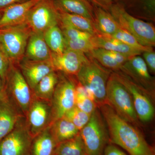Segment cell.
<instances>
[{
	"label": "cell",
	"instance_id": "obj_1",
	"mask_svg": "<svg viewBox=\"0 0 155 155\" xmlns=\"http://www.w3.org/2000/svg\"><path fill=\"white\" fill-rule=\"evenodd\" d=\"M98 108L107 126L111 143L130 155H155L153 148L136 126L122 119L107 104Z\"/></svg>",
	"mask_w": 155,
	"mask_h": 155
},
{
	"label": "cell",
	"instance_id": "obj_2",
	"mask_svg": "<svg viewBox=\"0 0 155 155\" xmlns=\"http://www.w3.org/2000/svg\"><path fill=\"white\" fill-rule=\"evenodd\" d=\"M86 54L88 61L84 64L75 77L79 83L93 92L98 107L107 104V82L112 71L103 67L94 58Z\"/></svg>",
	"mask_w": 155,
	"mask_h": 155
},
{
	"label": "cell",
	"instance_id": "obj_3",
	"mask_svg": "<svg viewBox=\"0 0 155 155\" xmlns=\"http://www.w3.org/2000/svg\"><path fill=\"white\" fill-rule=\"evenodd\" d=\"M106 97L107 104L120 117L136 127L140 126L132 97L112 72L107 82Z\"/></svg>",
	"mask_w": 155,
	"mask_h": 155
},
{
	"label": "cell",
	"instance_id": "obj_4",
	"mask_svg": "<svg viewBox=\"0 0 155 155\" xmlns=\"http://www.w3.org/2000/svg\"><path fill=\"white\" fill-rule=\"evenodd\" d=\"M87 155H103L110 142L107 126L98 107L91 114L90 119L79 131Z\"/></svg>",
	"mask_w": 155,
	"mask_h": 155
},
{
	"label": "cell",
	"instance_id": "obj_5",
	"mask_svg": "<svg viewBox=\"0 0 155 155\" xmlns=\"http://www.w3.org/2000/svg\"><path fill=\"white\" fill-rule=\"evenodd\" d=\"M110 12L120 28L134 37L142 45L154 47L155 28L153 23L133 17L117 4H113Z\"/></svg>",
	"mask_w": 155,
	"mask_h": 155
},
{
	"label": "cell",
	"instance_id": "obj_6",
	"mask_svg": "<svg viewBox=\"0 0 155 155\" xmlns=\"http://www.w3.org/2000/svg\"><path fill=\"white\" fill-rule=\"evenodd\" d=\"M31 32L25 23L0 28V46L11 64L17 66L24 58Z\"/></svg>",
	"mask_w": 155,
	"mask_h": 155
},
{
	"label": "cell",
	"instance_id": "obj_7",
	"mask_svg": "<svg viewBox=\"0 0 155 155\" xmlns=\"http://www.w3.org/2000/svg\"><path fill=\"white\" fill-rule=\"evenodd\" d=\"M5 86L8 98L25 117L33 96L31 89L17 65L11 64Z\"/></svg>",
	"mask_w": 155,
	"mask_h": 155
},
{
	"label": "cell",
	"instance_id": "obj_8",
	"mask_svg": "<svg viewBox=\"0 0 155 155\" xmlns=\"http://www.w3.org/2000/svg\"><path fill=\"white\" fill-rule=\"evenodd\" d=\"M112 72L130 94L139 121L144 123L152 121L155 115L153 104L155 99L120 70L112 71Z\"/></svg>",
	"mask_w": 155,
	"mask_h": 155
},
{
	"label": "cell",
	"instance_id": "obj_9",
	"mask_svg": "<svg viewBox=\"0 0 155 155\" xmlns=\"http://www.w3.org/2000/svg\"><path fill=\"white\" fill-rule=\"evenodd\" d=\"M59 73V80L51 100L54 121L64 117L75 106V86L73 76Z\"/></svg>",
	"mask_w": 155,
	"mask_h": 155
},
{
	"label": "cell",
	"instance_id": "obj_10",
	"mask_svg": "<svg viewBox=\"0 0 155 155\" xmlns=\"http://www.w3.org/2000/svg\"><path fill=\"white\" fill-rule=\"evenodd\" d=\"M59 22V12L53 0H39L29 10L25 23L32 32L44 33Z\"/></svg>",
	"mask_w": 155,
	"mask_h": 155
},
{
	"label": "cell",
	"instance_id": "obj_11",
	"mask_svg": "<svg viewBox=\"0 0 155 155\" xmlns=\"http://www.w3.org/2000/svg\"><path fill=\"white\" fill-rule=\"evenodd\" d=\"M32 139L22 116L14 129L0 141V155H31Z\"/></svg>",
	"mask_w": 155,
	"mask_h": 155
},
{
	"label": "cell",
	"instance_id": "obj_12",
	"mask_svg": "<svg viewBox=\"0 0 155 155\" xmlns=\"http://www.w3.org/2000/svg\"><path fill=\"white\" fill-rule=\"evenodd\" d=\"M25 118L28 130L34 137L54 122L51 102L33 97Z\"/></svg>",
	"mask_w": 155,
	"mask_h": 155
},
{
	"label": "cell",
	"instance_id": "obj_13",
	"mask_svg": "<svg viewBox=\"0 0 155 155\" xmlns=\"http://www.w3.org/2000/svg\"><path fill=\"white\" fill-rule=\"evenodd\" d=\"M155 99V78L140 55L129 58L119 69Z\"/></svg>",
	"mask_w": 155,
	"mask_h": 155
},
{
	"label": "cell",
	"instance_id": "obj_14",
	"mask_svg": "<svg viewBox=\"0 0 155 155\" xmlns=\"http://www.w3.org/2000/svg\"><path fill=\"white\" fill-rule=\"evenodd\" d=\"M88 58L84 53L66 49L61 54L52 53L51 60L55 70L71 76H76Z\"/></svg>",
	"mask_w": 155,
	"mask_h": 155
},
{
	"label": "cell",
	"instance_id": "obj_15",
	"mask_svg": "<svg viewBox=\"0 0 155 155\" xmlns=\"http://www.w3.org/2000/svg\"><path fill=\"white\" fill-rule=\"evenodd\" d=\"M17 66L31 90L45 76L55 71L51 59L34 61L23 58Z\"/></svg>",
	"mask_w": 155,
	"mask_h": 155
},
{
	"label": "cell",
	"instance_id": "obj_16",
	"mask_svg": "<svg viewBox=\"0 0 155 155\" xmlns=\"http://www.w3.org/2000/svg\"><path fill=\"white\" fill-rule=\"evenodd\" d=\"M128 14L139 19L155 22V0H113Z\"/></svg>",
	"mask_w": 155,
	"mask_h": 155
},
{
	"label": "cell",
	"instance_id": "obj_17",
	"mask_svg": "<svg viewBox=\"0 0 155 155\" xmlns=\"http://www.w3.org/2000/svg\"><path fill=\"white\" fill-rule=\"evenodd\" d=\"M39 0H28L10 6L3 11L0 19V28L25 23L26 17L31 8Z\"/></svg>",
	"mask_w": 155,
	"mask_h": 155
},
{
	"label": "cell",
	"instance_id": "obj_18",
	"mask_svg": "<svg viewBox=\"0 0 155 155\" xmlns=\"http://www.w3.org/2000/svg\"><path fill=\"white\" fill-rule=\"evenodd\" d=\"M22 116L8 98L0 101V141L14 129Z\"/></svg>",
	"mask_w": 155,
	"mask_h": 155
},
{
	"label": "cell",
	"instance_id": "obj_19",
	"mask_svg": "<svg viewBox=\"0 0 155 155\" xmlns=\"http://www.w3.org/2000/svg\"><path fill=\"white\" fill-rule=\"evenodd\" d=\"M52 52L45 40L44 33L31 32L28 39L24 58L34 61L51 59Z\"/></svg>",
	"mask_w": 155,
	"mask_h": 155
},
{
	"label": "cell",
	"instance_id": "obj_20",
	"mask_svg": "<svg viewBox=\"0 0 155 155\" xmlns=\"http://www.w3.org/2000/svg\"><path fill=\"white\" fill-rule=\"evenodd\" d=\"M92 41L95 48H100L123 54L130 58L141 55L142 52L130 47L112 36L97 33L92 37Z\"/></svg>",
	"mask_w": 155,
	"mask_h": 155
},
{
	"label": "cell",
	"instance_id": "obj_21",
	"mask_svg": "<svg viewBox=\"0 0 155 155\" xmlns=\"http://www.w3.org/2000/svg\"><path fill=\"white\" fill-rule=\"evenodd\" d=\"M59 12L80 15L94 21V5L90 0H53Z\"/></svg>",
	"mask_w": 155,
	"mask_h": 155
},
{
	"label": "cell",
	"instance_id": "obj_22",
	"mask_svg": "<svg viewBox=\"0 0 155 155\" xmlns=\"http://www.w3.org/2000/svg\"><path fill=\"white\" fill-rule=\"evenodd\" d=\"M50 125L33 137L31 155H54L58 143L52 133Z\"/></svg>",
	"mask_w": 155,
	"mask_h": 155
},
{
	"label": "cell",
	"instance_id": "obj_23",
	"mask_svg": "<svg viewBox=\"0 0 155 155\" xmlns=\"http://www.w3.org/2000/svg\"><path fill=\"white\" fill-rule=\"evenodd\" d=\"M94 24L97 33L112 36L120 28L110 12L94 5Z\"/></svg>",
	"mask_w": 155,
	"mask_h": 155
},
{
	"label": "cell",
	"instance_id": "obj_24",
	"mask_svg": "<svg viewBox=\"0 0 155 155\" xmlns=\"http://www.w3.org/2000/svg\"><path fill=\"white\" fill-rule=\"evenodd\" d=\"M59 80V72L56 71L50 72L31 90L33 97L51 102Z\"/></svg>",
	"mask_w": 155,
	"mask_h": 155
},
{
	"label": "cell",
	"instance_id": "obj_25",
	"mask_svg": "<svg viewBox=\"0 0 155 155\" xmlns=\"http://www.w3.org/2000/svg\"><path fill=\"white\" fill-rule=\"evenodd\" d=\"M59 24L67 25L94 35L97 34L93 21L86 17L75 14L59 12Z\"/></svg>",
	"mask_w": 155,
	"mask_h": 155
},
{
	"label": "cell",
	"instance_id": "obj_26",
	"mask_svg": "<svg viewBox=\"0 0 155 155\" xmlns=\"http://www.w3.org/2000/svg\"><path fill=\"white\" fill-rule=\"evenodd\" d=\"M50 127L58 144L75 137L79 133V130L74 124L64 117L54 121Z\"/></svg>",
	"mask_w": 155,
	"mask_h": 155
},
{
	"label": "cell",
	"instance_id": "obj_27",
	"mask_svg": "<svg viewBox=\"0 0 155 155\" xmlns=\"http://www.w3.org/2000/svg\"><path fill=\"white\" fill-rule=\"evenodd\" d=\"M44 36L52 53L61 54L66 50L65 37L59 25H55L46 31Z\"/></svg>",
	"mask_w": 155,
	"mask_h": 155
},
{
	"label": "cell",
	"instance_id": "obj_28",
	"mask_svg": "<svg viewBox=\"0 0 155 155\" xmlns=\"http://www.w3.org/2000/svg\"><path fill=\"white\" fill-rule=\"evenodd\" d=\"M54 155H87L79 133L73 138L59 143Z\"/></svg>",
	"mask_w": 155,
	"mask_h": 155
},
{
	"label": "cell",
	"instance_id": "obj_29",
	"mask_svg": "<svg viewBox=\"0 0 155 155\" xmlns=\"http://www.w3.org/2000/svg\"><path fill=\"white\" fill-rule=\"evenodd\" d=\"M87 54L95 59L103 67L112 71L119 70L122 67L110 55L107 50L95 48Z\"/></svg>",
	"mask_w": 155,
	"mask_h": 155
},
{
	"label": "cell",
	"instance_id": "obj_30",
	"mask_svg": "<svg viewBox=\"0 0 155 155\" xmlns=\"http://www.w3.org/2000/svg\"><path fill=\"white\" fill-rule=\"evenodd\" d=\"M91 116V115L81 110L75 106L66 113L63 117L73 123L80 131L89 122Z\"/></svg>",
	"mask_w": 155,
	"mask_h": 155
},
{
	"label": "cell",
	"instance_id": "obj_31",
	"mask_svg": "<svg viewBox=\"0 0 155 155\" xmlns=\"http://www.w3.org/2000/svg\"><path fill=\"white\" fill-rule=\"evenodd\" d=\"M112 36L130 47L141 51L142 52L153 48L146 47L142 45L134 37L121 28H119Z\"/></svg>",
	"mask_w": 155,
	"mask_h": 155
},
{
	"label": "cell",
	"instance_id": "obj_32",
	"mask_svg": "<svg viewBox=\"0 0 155 155\" xmlns=\"http://www.w3.org/2000/svg\"><path fill=\"white\" fill-rule=\"evenodd\" d=\"M91 38L71 40L65 38L66 49L73 50L85 54H88L94 48Z\"/></svg>",
	"mask_w": 155,
	"mask_h": 155
},
{
	"label": "cell",
	"instance_id": "obj_33",
	"mask_svg": "<svg viewBox=\"0 0 155 155\" xmlns=\"http://www.w3.org/2000/svg\"><path fill=\"white\" fill-rule=\"evenodd\" d=\"M75 106L81 110L91 115L98 107L96 103L85 95L75 91Z\"/></svg>",
	"mask_w": 155,
	"mask_h": 155
},
{
	"label": "cell",
	"instance_id": "obj_34",
	"mask_svg": "<svg viewBox=\"0 0 155 155\" xmlns=\"http://www.w3.org/2000/svg\"><path fill=\"white\" fill-rule=\"evenodd\" d=\"M65 38L71 40L90 39L93 36L91 34L78 30L67 25L59 24Z\"/></svg>",
	"mask_w": 155,
	"mask_h": 155
},
{
	"label": "cell",
	"instance_id": "obj_35",
	"mask_svg": "<svg viewBox=\"0 0 155 155\" xmlns=\"http://www.w3.org/2000/svg\"><path fill=\"white\" fill-rule=\"evenodd\" d=\"M11 64L8 58L0 46V77L4 85Z\"/></svg>",
	"mask_w": 155,
	"mask_h": 155
},
{
	"label": "cell",
	"instance_id": "obj_36",
	"mask_svg": "<svg viewBox=\"0 0 155 155\" xmlns=\"http://www.w3.org/2000/svg\"><path fill=\"white\" fill-rule=\"evenodd\" d=\"M142 58L146 64L149 71L151 75L155 73V52L153 48L145 51L142 54Z\"/></svg>",
	"mask_w": 155,
	"mask_h": 155
},
{
	"label": "cell",
	"instance_id": "obj_37",
	"mask_svg": "<svg viewBox=\"0 0 155 155\" xmlns=\"http://www.w3.org/2000/svg\"><path fill=\"white\" fill-rule=\"evenodd\" d=\"M103 155H127L122 150H120L115 144L109 143L105 147L104 150Z\"/></svg>",
	"mask_w": 155,
	"mask_h": 155
},
{
	"label": "cell",
	"instance_id": "obj_38",
	"mask_svg": "<svg viewBox=\"0 0 155 155\" xmlns=\"http://www.w3.org/2000/svg\"><path fill=\"white\" fill-rule=\"evenodd\" d=\"M94 5L101 8L108 12L110 10L114 4L113 0H90Z\"/></svg>",
	"mask_w": 155,
	"mask_h": 155
},
{
	"label": "cell",
	"instance_id": "obj_39",
	"mask_svg": "<svg viewBox=\"0 0 155 155\" xmlns=\"http://www.w3.org/2000/svg\"><path fill=\"white\" fill-rule=\"evenodd\" d=\"M28 0H0V12H2L10 6L19 4Z\"/></svg>",
	"mask_w": 155,
	"mask_h": 155
},
{
	"label": "cell",
	"instance_id": "obj_40",
	"mask_svg": "<svg viewBox=\"0 0 155 155\" xmlns=\"http://www.w3.org/2000/svg\"><path fill=\"white\" fill-rule=\"evenodd\" d=\"M5 89V85L2 78L0 77V101H3L8 99Z\"/></svg>",
	"mask_w": 155,
	"mask_h": 155
},
{
	"label": "cell",
	"instance_id": "obj_41",
	"mask_svg": "<svg viewBox=\"0 0 155 155\" xmlns=\"http://www.w3.org/2000/svg\"><path fill=\"white\" fill-rule=\"evenodd\" d=\"M3 12H0V19H1V17H2V16Z\"/></svg>",
	"mask_w": 155,
	"mask_h": 155
}]
</instances>
